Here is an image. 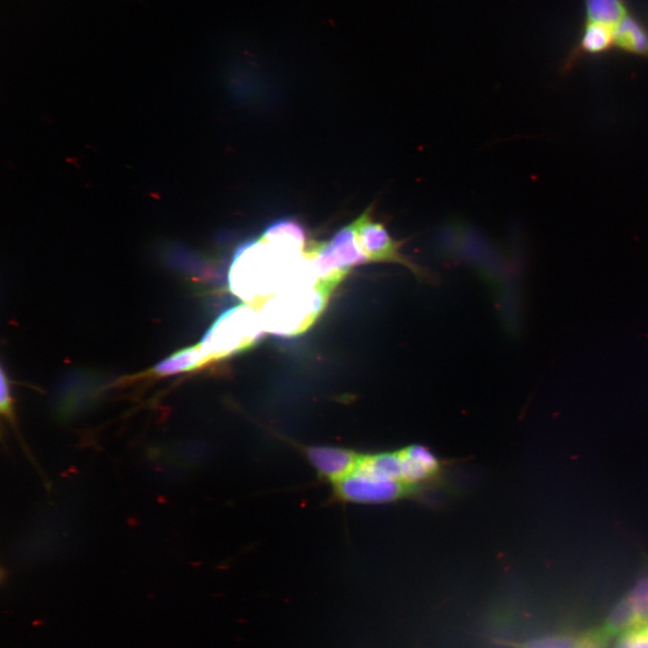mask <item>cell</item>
I'll use <instances>...</instances> for the list:
<instances>
[{
    "instance_id": "5b68a950",
    "label": "cell",
    "mask_w": 648,
    "mask_h": 648,
    "mask_svg": "<svg viewBox=\"0 0 648 648\" xmlns=\"http://www.w3.org/2000/svg\"><path fill=\"white\" fill-rule=\"evenodd\" d=\"M336 483L338 497L346 501L363 504L392 502L420 492L402 482L373 475L357 466Z\"/></svg>"
},
{
    "instance_id": "e0dca14e",
    "label": "cell",
    "mask_w": 648,
    "mask_h": 648,
    "mask_svg": "<svg viewBox=\"0 0 648 648\" xmlns=\"http://www.w3.org/2000/svg\"><path fill=\"white\" fill-rule=\"evenodd\" d=\"M0 407L2 414H4L9 419H13L12 399L10 394L9 383L5 374L1 370V400Z\"/></svg>"
},
{
    "instance_id": "277c9868",
    "label": "cell",
    "mask_w": 648,
    "mask_h": 648,
    "mask_svg": "<svg viewBox=\"0 0 648 648\" xmlns=\"http://www.w3.org/2000/svg\"><path fill=\"white\" fill-rule=\"evenodd\" d=\"M317 284L331 293L349 271L370 260L362 249L352 222L341 228L328 241L309 243Z\"/></svg>"
},
{
    "instance_id": "9a60e30c",
    "label": "cell",
    "mask_w": 648,
    "mask_h": 648,
    "mask_svg": "<svg viewBox=\"0 0 648 648\" xmlns=\"http://www.w3.org/2000/svg\"><path fill=\"white\" fill-rule=\"evenodd\" d=\"M615 648H648V624H639L623 632Z\"/></svg>"
},
{
    "instance_id": "6da1fadb",
    "label": "cell",
    "mask_w": 648,
    "mask_h": 648,
    "mask_svg": "<svg viewBox=\"0 0 648 648\" xmlns=\"http://www.w3.org/2000/svg\"><path fill=\"white\" fill-rule=\"evenodd\" d=\"M316 282L306 250L263 237L236 252L229 274L230 291L255 309L279 292Z\"/></svg>"
},
{
    "instance_id": "3957f363",
    "label": "cell",
    "mask_w": 648,
    "mask_h": 648,
    "mask_svg": "<svg viewBox=\"0 0 648 648\" xmlns=\"http://www.w3.org/2000/svg\"><path fill=\"white\" fill-rule=\"evenodd\" d=\"M264 332L257 310L244 303L223 311L199 344L213 362L251 348Z\"/></svg>"
},
{
    "instance_id": "7a4b0ae2",
    "label": "cell",
    "mask_w": 648,
    "mask_h": 648,
    "mask_svg": "<svg viewBox=\"0 0 648 648\" xmlns=\"http://www.w3.org/2000/svg\"><path fill=\"white\" fill-rule=\"evenodd\" d=\"M330 293L317 284L288 288L267 298L256 310L265 331L294 336L307 330L323 312Z\"/></svg>"
},
{
    "instance_id": "7c38bea8",
    "label": "cell",
    "mask_w": 648,
    "mask_h": 648,
    "mask_svg": "<svg viewBox=\"0 0 648 648\" xmlns=\"http://www.w3.org/2000/svg\"><path fill=\"white\" fill-rule=\"evenodd\" d=\"M586 21L615 27L628 13L624 0H584Z\"/></svg>"
},
{
    "instance_id": "8992f818",
    "label": "cell",
    "mask_w": 648,
    "mask_h": 648,
    "mask_svg": "<svg viewBox=\"0 0 648 648\" xmlns=\"http://www.w3.org/2000/svg\"><path fill=\"white\" fill-rule=\"evenodd\" d=\"M374 211L370 205L352 221L357 240L370 262L397 263L417 274H423L421 268L404 256L401 244L391 235L386 226L374 219Z\"/></svg>"
},
{
    "instance_id": "52a82bcc",
    "label": "cell",
    "mask_w": 648,
    "mask_h": 648,
    "mask_svg": "<svg viewBox=\"0 0 648 648\" xmlns=\"http://www.w3.org/2000/svg\"><path fill=\"white\" fill-rule=\"evenodd\" d=\"M403 481L419 490L428 483L436 481L442 472V464L427 446L411 445L398 450Z\"/></svg>"
},
{
    "instance_id": "2e32d148",
    "label": "cell",
    "mask_w": 648,
    "mask_h": 648,
    "mask_svg": "<svg viewBox=\"0 0 648 648\" xmlns=\"http://www.w3.org/2000/svg\"><path fill=\"white\" fill-rule=\"evenodd\" d=\"M577 643L578 638L554 635L530 640L524 644L523 648H575Z\"/></svg>"
},
{
    "instance_id": "4fadbf2b",
    "label": "cell",
    "mask_w": 648,
    "mask_h": 648,
    "mask_svg": "<svg viewBox=\"0 0 648 648\" xmlns=\"http://www.w3.org/2000/svg\"><path fill=\"white\" fill-rule=\"evenodd\" d=\"M636 625H639L636 610L626 596L612 608L606 620L603 632L608 636L623 633Z\"/></svg>"
},
{
    "instance_id": "ac0fdd59",
    "label": "cell",
    "mask_w": 648,
    "mask_h": 648,
    "mask_svg": "<svg viewBox=\"0 0 648 648\" xmlns=\"http://www.w3.org/2000/svg\"><path fill=\"white\" fill-rule=\"evenodd\" d=\"M607 635L603 631L578 638L575 648H605Z\"/></svg>"
},
{
    "instance_id": "ba28073f",
    "label": "cell",
    "mask_w": 648,
    "mask_h": 648,
    "mask_svg": "<svg viewBox=\"0 0 648 648\" xmlns=\"http://www.w3.org/2000/svg\"><path fill=\"white\" fill-rule=\"evenodd\" d=\"M305 454L318 472L334 482L350 474L362 455L342 447L320 446L308 447Z\"/></svg>"
},
{
    "instance_id": "8fae6325",
    "label": "cell",
    "mask_w": 648,
    "mask_h": 648,
    "mask_svg": "<svg viewBox=\"0 0 648 648\" xmlns=\"http://www.w3.org/2000/svg\"><path fill=\"white\" fill-rule=\"evenodd\" d=\"M212 362L200 344L183 348L173 353L154 368L153 373L164 376L190 372L201 368Z\"/></svg>"
},
{
    "instance_id": "30bf717a",
    "label": "cell",
    "mask_w": 648,
    "mask_h": 648,
    "mask_svg": "<svg viewBox=\"0 0 648 648\" xmlns=\"http://www.w3.org/2000/svg\"><path fill=\"white\" fill-rule=\"evenodd\" d=\"M614 47V27L601 23L587 22L576 49L572 51L565 65L567 69L582 54H600Z\"/></svg>"
},
{
    "instance_id": "9c48e42d",
    "label": "cell",
    "mask_w": 648,
    "mask_h": 648,
    "mask_svg": "<svg viewBox=\"0 0 648 648\" xmlns=\"http://www.w3.org/2000/svg\"><path fill=\"white\" fill-rule=\"evenodd\" d=\"M614 47L648 58V29L636 17L627 14L614 27Z\"/></svg>"
},
{
    "instance_id": "5bb4252c",
    "label": "cell",
    "mask_w": 648,
    "mask_h": 648,
    "mask_svg": "<svg viewBox=\"0 0 648 648\" xmlns=\"http://www.w3.org/2000/svg\"><path fill=\"white\" fill-rule=\"evenodd\" d=\"M626 596L634 606L638 623L648 624V558L641 575Z\"/></svg>"
}]
</instances>
